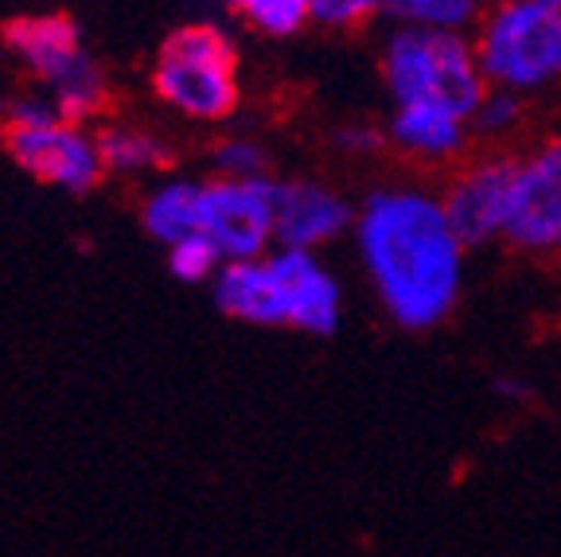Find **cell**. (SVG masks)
Segmentation results:
<instances>
[{
	"label": "cell",
	"mask_w": 561,
	"mask_h": 557,
	"mask_svg": "<svg viewBox=\"0 0 561 557\" xmlns=\"http://www.w3.org/2000/svg\"><path fill=\"white\" fill-rule=\"evenodd\" d=\"M503 238L530 253L561 246V137L542 140L530 157H523Z\"/></svg>",
	"instance_id": "cell-9"
},
{
	"label": "cell",
	"mask_w": 561,
	"mask_h": 557,
	"mask_svg": "<svg viewBox=\"0 0 561 557\" xmlns=\"http://www.w3.org/2000/svg\"><path fill=\"white\" fill-rule=\"evenodd\" d=\"M152 94L187 122H227L242 102L234 39L207 20L175 27L152 62Z\"/></svg>",
	"instance_id": "cell-4"
},
{
	"label": "cell",
	"mask_w": 561,
	"mask_h": 557,
	"mask_svg": "<svg viewBox=\"0 0 561 557\" xmlns=\"http://www.w3.org/2000/svg\"><path fill=\"white\" fill-rule=\"evenodd\" d=\"M230 9L262 35H297L312 20V0H227Z\"/></svg>",
	"instance_id": "cell-17"
},
{
	"label": "cell",
	"mask_w": 561,
	"mask_h": 557,
	"mask_svg": "<svg viewBox=\"0 0 561 557\" xmlns=\"http://www.w3.org/2000/svg\"><path fill=\"white\" fill-rule=\"evenodd\" d=\"M277 230V180H222L210 175L199 187V235L222 253V262L262 258Z\"/></svg>",
	"instance_id": "cell-7"
},
{
	"label": "cell",
	"mask_w": 561,
	"mask_h": 557,
	"mask_svg": "<svg viewBox=\"0 0 561 557\" xmlns=\"http://www.w3.org/2000/svg\"><path fill=\"white\" fill-rule=\"evenodd\" d=\"M382 79L394 105H440L448 114L472 122L488 98L476 44L460 32L398 27L382 47Z\"/></svg>",
	"instance_id": "cell-2"
},
{
	"label": "cell",
	"mask_w": 561,
	"mask_h": 557,
	"mask_svg": "<svg viewBox=\"0 0 561 557\" xmlns=\"http://www.w3.org/2000/svg\"><path fill=\"white\" fill-rule=\"evenodd\" d=\"M468 137H472V122L448 114L440 105H394V114L386 122V145L421 164L456 160L465 152Z\"/></svg>",
	"instance_id": "cell-13"
},
{
	"label": "cell",
	"mask_w": 561,
	"mask_h": 557,
	"mask_svg": "<svg viewBox=\"0 0 561 557\" xmlns=\"http://www.w3.org/2000/svg\"><path fill=\"white\" fill-rule=\"evenodd\" d=\"M199 187L203 180H164L140 200V227L164 250L199 235Z\"/></svg>",
	"instance_id": "cell-14"
},
{
	"label": "cell",
	"mask_w": 561,
	"mask_h": 557,
	"mask_svg": "<svg viewBox=\"0 0 561 557\" xmlns=\"http://www.w3.org/2000/svg\"><path fill=\"white\" fill-rule=\"evenodd\" d=\"M273 270L285 296V328L308 336H332L343 320V288L316 253L308 250H270Z\"/></svg>",
	"instance_id": "cell-11"
},
{
	"label": "cell",
	"mask_w": 561,
	"mask_h": 557,
	"mask_svg": "<svg viewBox=\"0 0 561 557\" xmlns=\"http://www.w3.org/2000/svg\"><path fill=\"white\" fill-rule=\"evenodd\" d=\"M558 250H561V246H558Z\"/></svg>",
	"instance_id": "cell-25"
},
{
	"label": "cell",
	"mask_w": 561,
	"mask_h": 557,
	"mask_svg": "<svg viewBox=\"0 0 561 557\" xmlns=\"http://www.w3.org/2000/svg\"><path fill=\"white\" fill-rule=\"evenodd\" d=\"M4 47L27 70V79L47 90L59 117L82 125L105 114L110 87L98 59L82 44L79 24L62 12H27L4 24Z\"/></svg>",
	"instance_id": "cell-3"
},
{
	"label": "cell",
	"mask_w": 561,
	"mask_h": 557,
	"mask_svg": "<svg viewBox=\"0 0 561 557\" xmlns=\"http://www.w3.org/2000/svg\"><path fill=\"white\" fill-rule=\"evenodd\" d=\"M355 227V211L320 180H277V238L280 250H308L335 242Z\"/></svg>",
	"instance_id": "cell-10"
},
{
	"label": "cell",
	"mask_w": 561,
	"mask_h": 557,
	"mask_svg": "<svg viewBox=\"0 0 561 557\" xmlns=\"http://www.w3.org/2000/svg\"><path fill=\"white\" fill-rule=\"evenodd\" d=\"M518 122H523V94L491 87L472 117V133H480V137H503V133H511Z\"/></svg>",
	"instance_id": "cell-20"
},
{
	"label": "cell",
	"mask_w": 561,
	"mask_h": 557,
	"mask_svg": "<svg viewBox=\"0 0 561 557\" xmlns=\"http://www.w3.org/2000/svg\"><path fill=\"white\" fill-rule=\"evenodd\" d=\"M476 59L488 87L530 94L561 79V12L538 0H500L483 12Z\"/></svg>",
	"instance_id": "cell-6"
},
{
	"label": "cell",
	"mask_w": 561,
	"mask_h": 557,
	"mask_svg": "<svg viewBox=\"0 0 561 557\" xmlns=\"http://www.w3.org/2000/svg\"><path fill=\"white\" fill-rule=\"evenodd\" d=\"M518 164H523V157H483L448 180L440 203H445L448 223L465 246L503 238L511 207H515Z\"/></svg>",
	"instance_id": "cell-8"
},
{
	"label": "cell",
	"mask_w": 561,
	"mask_h": 557,
	"mask_svg": "<svg viewBox=\"0 0 561 557\" xmlns=\"http://www.w3.org/2000/svg\"><path fill=\"white\" fill-rule=\"evenodd\" d=\"M9 105H12V98H0V125H4V117H9Z\"/></svg>",
	"instance_id": "cell-23"
},
{
	"label": "cell",
	"mask_w": 561,
	"mask_h": 557,
	"mask_svg": "<svg viewBox=\"0 0 561 557\" xmlns=\"http://www.w3.org/2000/svg\"><path fill=\"white\" fill-rule=\"evenodd\" d=\"M215 175H222V180H262V175H270V157L257 140L227 137L222 145H215Z\"/></svg>",
	"instance_id": "cell-19"
},
{
	"label": "cell",
	"mask_w": 561,
	"mask_h": 557,
	"mask_svg": "<svg viewBox=\"0 0 561 557\" xmlns=\"http://www.w3.org/2000/svg\"><path fill=\"white\" fill-rule=\"evenodd\" d=\"M488 0H386V16L402 27H430V32H465L483 20Z\"/></svg>",
	"instance_id": "cell-16"
},
{
	"label": "cell",
	"mask_w": 561,
	"mask_h": 557,
	"mask_svg": "<svg viewBox=\"0 0 561 557\" xmlns=\"http://www.w3.org/2000/svg\"><path fill=\"white\" fill-rule=\"evenodd\" d=\"M538 4H550V9H558V12H561V0H538Z\"/></svg>",
	"instance_id": "cell-24"
},
{
	"label": "cell",
	"mask_w": 561,
	"mask_h": 557,
	"mask_svg": "<svg viewBox=\"0 0 561 557\" xmlns=\"http://www.w3.org/2000/svg\"><path fill=\"white\" fill-rule=\"evenodd\" d=\"M335 145H340L343 152H351V157H370V152H378V148L386 145V133L370 129V125H343V129L335 133Z\"/></svg>",
	"instance_id": "cell-22"
},
{
	"label": "cell",
	"mask_w": 561,
	"mask_h": 557,
	"mask_svg": "<svg viewBox=\"0 0 561 557\" xmlns=\"http://www.w3.org/2000/svg\"><path fill=\"white\" fill-rule=\"evenodd\" d=\"M0 145L20 172L70 195L94 192L105 175L98 133L59 117L44 94L12 98L9 117L0 125Z\"/></svg>",
	"instance_id": "cell-5"
},
{
	"label": "cell",
	"mask_w": 561,
	"mask_h": 557,
	"mask_svg": "<svg viewBox=\"0 0 561 557\" xmlns=\"http://www.w3.org/2000/svg\"><path fill=\"white\" fill-rule=\"evenodd\" d=\"M222 253L215 250V246L207 242L203 235L187 238V242L172 246L168 250V270H172V277L187 281V285H203V281H215L222 270Z\"/></svg>",
	"instance_id": "cell-18"
},
{
	"label": "cell",
	"mask_w": 561,
	"mask_h": 557,
	"mask_svg": "<svg viewBox=\"0 0 561 557\" xmlns=\"http://www.w3.org/2000/svg\"><path fill=\"white\" fill-rule=\"evenodd\" d=\"M355 246L386 316L430 331L456 308L465 285V242L437 195L382 187L355 211Z\"/></svg>",
	"instance_id": "cell-1"
},
{
	"label": "cell",
	"mask_w": 561,
	"mask_h": 557,
	"mask_svg": "<svg viewBox=\"0 0 561 557\" xmlns=\"http://www.w3.org/2000/svg\"><path fill=\"white\" fill-rule=\"evenodd\" d=\"M386 12V0H312V24L332 32H355Z\"/></svg>",
	"instance_id": "cell-21"
},
{
	"label": "cell",
	"mask_w": 561,
	"mask_h": 557,
	"mask_svg": "<svg viewBox=\"0 0 561 557\" xmlns=\"http://www.w3.org/2000/svg\"><path fill=\"white\" fill-rule=\"evenodd\" d=\"M98 148H102L105 172H122V175L160 172L172 160L164 140L152 129H140V125H110V129L98 133Z\"/></svg>",
	"instance_id": "cell-15"
},
{
	"label": "cell",
	"mask_w": 561,
	"mask_h": 557,
	"mask_svg": "<svg viewBox=\"0 0 561 557\" xmlns=\"http://www.w3.org/2000/svg\"><path fill=\"white\" fill-rule=\"evenodd\" d=\"M215 305L222 316L254 328H285V296L273 270V258H245V262H227L219 277L210 281Z\"/></svg>",
	"instance_id": "cell-12"
}]
</instances>
